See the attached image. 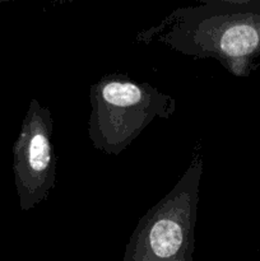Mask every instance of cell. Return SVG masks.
Wrapping results in <instances>:
<instances>
[{
    "mask_svg": "<svg viewBox=\"0 0 260 261\" xmlns=\"http://www.w3.org/2000/svg\"><path fill=\"white\" fill-rule=\"evenodd\" d=\"M203 170V152L198 143L175 186L138 221L122 261H194Z\"/></svg>",
    "mask_w": 260,
    "mask_h": 261,
    "instance_id": "cell-3",
    "label": "cell"
},
{
    "mask_svg": "<svg viewBox=\"0 0 260 261\" xmlns=\"http://www.w3.org/2000/svg\"><path fill=\"white\" fill-rule=\"evenodd\" d=\"M194 59H216L229 74L249 76L260 56V0H204L172 10L138 33Z\"/></svg>",
    "mask_w": 260,
    "mask_h": 261,
    "instance_id": "cell-1",
    "label": "cell"
},
{
    "mask_svg": "<svg viewBox=\"0 0 260 261\" xmlns=\"http://www.w3.org/2000/svg\"><path fill=\"white\" fill-rule=\"evenodd\" d=\"M88 138L107 155L124 152L154 119L168 120L176 99L152 84L122 74H106L89 89Z\"/></svg>",
    "mask_w": 260,
    "mask_h": 261,
    "instance_id": "cell-2",
    "label": "cell"
},
{
    "mask_svg": "<svg viewBox=\"0 0 260 261\" xmlns=\"http://www.w3.org/2000/svg\"><path fill=\"white\" fill-rule=\"evenodd\" d=\"M54 121L50 109L31 99L13 145V175L20 211L28 212L50 195L56 184Z\"/></svg>",
    "mask_w": 260,
    "mask_h": 261,
    "instance_id": "cell-4",
    "label": "cell"
}]
</instances>
